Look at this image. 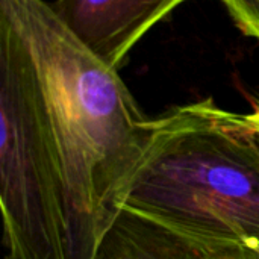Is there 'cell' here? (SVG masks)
I'll list each match as a JSON object with an SVG mask.
<instances>
[{
    "label": "cell",
    "instance_id": "cell-1",
    "mask_svg": "<svg viewBox=\"0 0 259 259\" xmlns=\"http://www.w3.org/2000/svg\"><path fill=\"white\" fill-rule=\"evenodd\" d=\"M38 76L65 196L68 259H97L146 153L144 117L117 70L44 0H0Z\"/></svg>",
    "mask_w": 259,
    "mask_h": 259
},
{
    "label": "cell",
    "instance_id": "cell-4",
    "mask_svg": "<svg viewBox=\"0 0 259 259\" xmlns=\"http://www.w3.org/2000/svg\"><path fill=\"white\" fill-rule=\"evenodd\" d=\"M191 0H55V14L97 58L118 70L129 52L178 6Z\"/></svg>",
    "mask_w": 259,
    "mask_h": 259
},
{
    "label": "cell",
    "instance_id": "cell-5",
    "mask_svg": "<svg viewBox=\"0 0 259 259\" xmlns=\"http://www.w3.org/2000/svg\"><path fill=\"white\" fill-rule=\"evenodd\" d=\"M97 259H205L200 246L127 209L105 235Z\"/></svg>",
    "mask_w": 259,
    "mask_h": 259
},
{
    "label": "cell",
    "instance_id": "cell-2",
    "mask_svg": "<svg viewBox=\"0 0 259 259\" xmlns=\"http://www.w3.org/2000/svg\"><path fill=\"white\" fill-rule=\"evenodd\" d=\"M123 209L200 247L259 244V134L212 99L152 123Z\"/></svg>",
    "mask_w": 259,
    "mask_h": 259
},
{
    "label": "cell",
    "instance_id": "cell-7",
    "mask_svg": "<svg viewBox=\"0 0 259 259\" xmlns=\"http://www.w3.org/2000/svg\"><path fill=\"white\" fill-rule=\"evenodd\" d=\"M205 259H259V252L246 244H220L202 247Z\"/></svg>",
    "mask_w": 259,
    "mask_h": 259
},
{
    "label": "cell",
    "instance_id": "cell-9",
    "mask_svg": "<svg viewBox=\"0 0 259 259\" xmlns=\"http://www.w3.org/2000/svg\"><path fill=\"white\" fill-rule=\"evenodd\" d=\"M256 250H258V252H259V244H258V247H256Z\"/></svg>",
    "mask_w": 259,
    "mask_h": 259
},
{
    "label": "cell",
    "instance_id": "cell-8",
    "mask_svg": "<svg viewBox=\"0 0 259 259\" xmlns=\"http://www.w3.org/2000/svg\"><path fill=\"white\" fill-rule=\"evenodd\" d=\"M244 118H246V121L249 123V126H250L255 132H258L259 134V100L258 103H256V106H255V109H253L250 114L244 115Z\"/></svg>",
    "mask_w": 259,
    "mask_h": 259
},
{
    "label": "cell",
    "instance_id": "cell-6",
    "mask_svg": "<svg viewBox=\"0 0 259 259\" xmlns=\"http://www.w3.org/2000/svg\"><path fill=\"white\" fill-rule=\"evenodd\" d=\"M235 24L252 38L259 39V0H222Z\"/></svg>",
    "mask_w": 259,
    "mask_h": 259
},
{
    "label": "cell",
    "instance_id": "cell-3",
    "mask_svg": "<svg viewBox=\"0 0 259 259\" xmlns=\"http://www.w3.org/2000/svg\"><path fill=\"white\" fill-rule=\"evenodd\" d=\"M0 124L5 259H68L64 184L38 76L3 17Z\"/></svg>",
    "mask_w": 259,
    "mask_h": 259
}]
</instances>
